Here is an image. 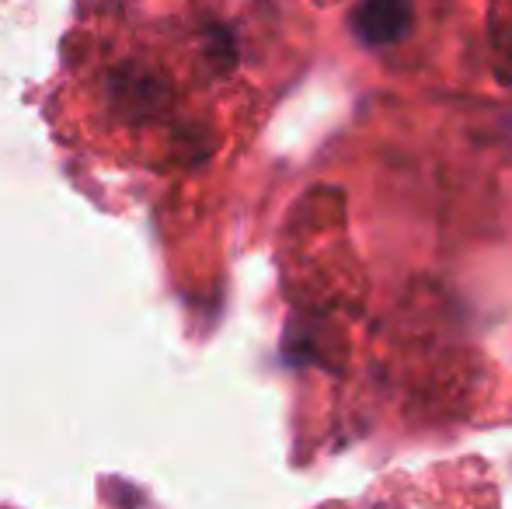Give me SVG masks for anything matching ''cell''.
<instances>
[{"label":"cell","mask_w":512,"mask_h":509,"mask_svg":"<svg viewBox=\"0 0 512 509\" xmlns=\"http://www.w3.org/2000/svg\"><path fill=\"white\" fill-rule=\"evenodd\" d=\"M411 25H415V4L411 0H359L349 18L356 42L370 49L401 42L411 32Z\"/></svg>","instance_id":"6da1fadb"}]
</instances>
